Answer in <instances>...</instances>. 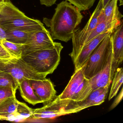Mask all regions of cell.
Here are the masks:
<instances>
[{
  "label": "cell",
  "instance_id": "cell-1",
  "mask_svg": "<svg viewBox=\"0 0 123 123\" xmlns=\"http://www.w3.org/2000/svg\"><path fill=\"white\" fill-rule=\"evenodd\" d=\"M55 11L51 19L45 18L43 22L50 28L49 33L53 40L67 42L78 30L83 16L77 8L66 0L58 4Z\"/></svg>",
  "mask_w": 123,
  "mask_h": 123
},
{
  "label": "cell",
  "instance_id": "cell-2",
  "mask_svg": "<svg viewBox=\"0 0 123 123\" xmlns=\"http://www.w3.org/2000/svg\"><path fill=\"white\" fill-rule=\"evenodd\" d=\"M0 25L6 30L18 29L32 32L45 29L39 20L26 16L10 0H2L0 9Z\"/></svg>",
  "mask_w": 123,
  "mask_h": 123
},
{
  "label": "cell",
  "instance_id": "cell-3",
  "mask_svg": "<svg viewBox=\"0 0 123 123\" xmlns=\"http://www.w3.org/2000/svg\"><path fill=\"white\" fill-rule=\"evenodd\" d=\"M63 48L61 43L55 42L52 46L31 52L21 58L36 72L46 77L58 67Z\"/></svg>",
  "mask_w": 123,
  "mask_h": 123
},
{
  "label": "cell",
  "instance_id": "cell-4",
  "mask_svg": "<svg viewBox=\"0 0 123 123\" xmlns=\"http://www.w3.org/2000/svg\"><path fill=\"white\" fill-rule=\"evenodd\" d=\"M80 111L76 101L69 99H60L56 96L43 107L33 109V114L28 119L46 121Z\"/></svg>",
  "mask_w": 123,
  "mask_h": 123
},
{
  "label": "cell",
  "instance_id": "cell-5",
  "mask_svg": "<svg viewBox=\"0 0 123 123\" xmlns=\"http://www.w3.org/2000/svg\"><path fill=\"white\" fill-rule=\"evenodd\" d=\"M111 33H109L93 50L82 67L85 78L90 80L96 75L105 66L112 50Z\"/></svg>",
  "mask_w": 123,
  "mask_h": 123
},
{
  "label": "cell",
  "instance_id": "cell-6",
  "mask_svg": "<svg viewBox=\"0 0 123 123\" xmlns=\"http://www.w3.org/2000/svg\"><path fill=\"white\" fill-rule=\"evenodd\" d=\"M0 71L12 75L19 84L25 79L39 80L46 78L36 72L21 58L0 59Z\"/></svg>",
  "mask_w": 123,
  "mask_h": 123
},
{
  "label": "cell",
  "instance_id": "cell-7",
  "mask_svg": "<svg viewBox=\"0 0 123 123\" xmlns=\"http://www.w3.org/2000/svg\"><path fill=\"white\" fill-rule=\"evenodd\" d=\"M103 9V0H99L95 9L84 28L82 30L78 29L73 34L72 38V51L69 54L73 62L83 47L86 38L98 24V18Z\"/></svg>",
  "mask_w": 123,
  "mask_h": 123
},
{
  "label": "cell",
  "instance_id": "cell-8",
  "mask_svg": "<svg viewBox=\"0 0 123 123\" xmlns=\"http://www.w3.org/2000/svg\"><path fill=\"white\" fill-rule=\"evenodd\" d=\"M55 43L49 31L46 29L31 32L27 42L23 45L22 57L37 50L52 46Z\"/></svg>",
  "mask_w": 123,
  "mask_h": 123
},
{
  "label": "cell",
  "instance_id": "cell-9",
  "mask_svg": "<svg viewBox=\"0 0 123 123\" xmlns=\"http://www.w3.org/2000/svg\"><path fill=\"white\" fill-rule=\"evenodd\" d=\"M112 43V57L111 79L112 81L114 73L123 60V21L111 33Z\"/></svg>",
  "mask_w": 123,
  "mask_h": 123
},
{
  "label": "cell",
  "instance_id": "cell-10",
  "mask_svg": "<svg viewBox=\"0 0 123 123\" xmlns=\"http://www.w3.org/2000/svg\"><path fill=\"white\" fill-rule=\"evenodd\" d=\"M29 82L44 105L51 102L56 96V91L50 79L46 78L43 80H29Z\"/></svg>",
  "mask_w": 123,
  "mask_h": 123
},
{
  "label": "cell",
  "instance_id": "cell-11",
  "mask_svg": "<svg viewBox=\"0 0 123 123\" xmlns=\"http://www.w3.org/2000/svg\"><path fill=\"white\" fill-rule=\"evenodd\" d=\"M109 33H104L100 34L83 47L73 62L75 70L79 69L84 66L93 50Z\"/></svg>",
  "mask_w": 123,
  "mask_h": 123
},
{
  "label": "cell",
  "instance_id": "cell-12",
  "mask_svg": "<svg viewBox=\"0 0 123 123\" xmlns=\"http://www.w3.org/2000/svg\"><path fill=\"white\" fill-rule=\"evenodd\" d=\"M112 51L109 55L106 63L103 69L96 75L88 80L93 90L100 88L109 86L111 82V68L112 61Z\"/></svg>",
  "mask_w": 123,
  "mask_h": 123
},
{
  "label": "cell",
  "instance_id": "cell-13",
  "mask_svg": "<svg viewBox=\"0 0 123 123\" xmlns=\"http://www.w3.org/2000/svg\"><path fill=\"white\" fill-rule=\"evenodd\" d=\"M18 101L16 96H12L0 103V120L18 121L17 108Z\"/></svg>",
  "mask_w": 123,
  "mask_h": 123
},
{
  "label": "cell",
  "instance_id": "cell-14",
  "mask_svg": "<svg viewBox=\"0 0 123 123\" xmlns=\"http://www.w3.org/2000/svg\"><path fill=\"white\" fill-rule=\"evenodd\" d=\"M85 79L82 68L75 70L67 85L61 94L58 96L59 98L71 100L75 92Z\"/></svg>",
  "mask_w": 123,
  "mask_h": 123
},
{
  "label": "cell",
  "instance_id": "cell-15",
  "mask_svg": "<svg viewBox=\"0 0 123 123\" xmlns=\"http://www.w3.org/2000/svg\"><path fill=\"white\" fill-rule=\"evenodd\" d=\"M122 21L121 20H117L109 21L104 20L98 23L86 38L83 46L101 34L111 33L121 24Z\"/></svg>",
  "mask_w": 123,
  "mask_h": 123
},
{
  "label": "cell",
  "instance_id": "cell-16",
  "mask_svg": "<svg viewBox=\"0 0 123 123\" xmlns=\"http://www.w3.org/2000/svg\"><path fill=\"white\" fill-rule=\"evenodd\" d=\"M118 0H111L102 9L98 18V23L104 20H121L123 15L120 12L118 6Z\"/></svg>",
  "mask_w": 123,
  "mask_h": 123
},
{
  "label": "cell",
  "instance_id": "cell-17",
  "mask_svg": "<svg viewBox=\"0 0 123 123\" xmlns=\"http://www.w3.org/2000/svg\"><path fill=\"white\" fill-rule=\"evenodd\" d=\"M18 88L21 97L29 103L34 105L42 103L41 98L37 96L31 86L29 79L22 80L19 83Z\"/></svg>",
  "mask_w": 123,
  "mask_h": 123
},
{
  "label": "cell",
  "instance_id": "cell-18",
  "mask_svg": "<svg viewBox=\"0 0 123 123\" xmlns=\"http://www.w3.org/2000/svg\"><path fill=\"white\" fill-rule=\"evenodd\" d=\"M7 31L6 40L20 44H25L26 43L31 33L18 29L7 30Z\"/></svg>",
  "mask_w": 123,
  "mask_h": 123
},
{
  "label": "cell",
  "instance_id": "cell-19",
  "mask_svg": "<svg viewBox=\"0 0 123 123\" xmlns=\"http://www.w3.org/2000/svg\"><path fill=\"white\" fill-rule=\"evenodd\" d=\"M92 91V86L89 80L85 78L75 92L71 100L75 101H82L85 99Z\"/></svg>",
  "mask_w": 123,
  "mask_h": 123
},
{
  "label": "cell",
  "instance_id": "cell-20",
  "mask_svg": "<svg viewBox=\"0 0 123 123\" xmlns=\"http://www.w3.org/2000/svg\"><path fill=\"white\" fill-rule=\"evenodd\" d=\"M112 84L109 96L110 100L116 96L123 82V69L122 68H118L114 73L112 79Z\"/></svg>",
  "mask_w": 123,
  "mask_h": 123
},
{
  "label": "cell",
  "instance_id": "cell-21",
  "mask_svg": "<svg viewBox=\"0 0 123 123\" xmlns=\"http://www.w3.org/2000/svg\"><path fill=\"white\" fill-rule=\"evenodd\" d=\"M19 83L12 75L0 71V87H10L16 92Z\"/></svg>",
  "mask_w": 123,
  "mask_h": 123
},
{
  "label": "cell",
  "instance_id": "cell-22",
  "mask_svg": "<svg viewBox=\"0 0 123 123\" xmlns=\"http://www.w3.org/2000/svg\"><path fill=\"white\" fill-rule=\"evenodd\" d=\"M1 43L13 57L16 58H21L24 44L15 43L7 40L2 41Z\"/></svg>",
  "mask_w": 123,
  "mask_h": 123
},
{
  "label": "cell",
  "instance_id": "cell-23",
  "mask_svg": "<svg viewBox=\"0 0 123 123\" xmlns=\"http://www.w3.org/2000/svg\"><path fill=\"white\" fill-rule=\"evenodd\" d=\"M33 113V109L29 108L24 103L18 101L17 108L18 121L27 120Z\"/></svg>",
  "mask_w": 123,
  "mask_h": 123
},
{
  "label": "cell",
  "instance_id": "cell-24",
  "mask_svg": "<svg viewBox=\"0 0 123 123\" xmlns=\"http://www.w3.org/2000/svg\"><path fill=\"white\" fill-rule=\"evenodd\" d=\"M106 87L100 88L93 90L85 99L82 101H76L77 105L79 107L80 111L88 108V105L90 103L104 91Z\"/></svg>",
  "mask_w": 123,
  "mask_h": 123
},
{
  "label": "cell",
  "instance_id": "cell-25",
  "mask_svg": "<svg viewBox=\"0 0 123 123\" xmlns=\"http://www.w3.org/2000/svg\"><path fill=\"white\" fill-rule=\"evenodd\" d=\"M76 7L80 11L87 10L91 8L95 0H66Z\"/></svg>",
  "mask_w": 123,
  "mask_h": 123
},
{
  "label": "cell",
  "instance_id": "cell-26",
  "mask_svg": "<svg viewBox=\"0 0 123 123\" xmlns=\"http://www.w3.org/2000/svg\"><path fill=\"white\" fill-rule=\"evenodd\" d=\"M16 92L10 87H0V103L7 98L16 96Z\"/></svg>",
  "mask_w": 123,
  "mask_h": 123
},
{
  "label": "cell",
  "instance_id": "cell-27",
  "mask_svg": "<svg viewBox=\"0 0 123 123\" xmlns=\"http://www.w3.org/2000/svg\"><path fill=\"white\" fill-rule=\"evenodd\" d=\"M109 86L106 87L104 91L95 98L88 105V107L98 105L101 104L105 101L106 96L108 92Z\"/></svg>",
  "mask_w": 123,
  "mask_h": 123
},
{
  "label": "cell",
  "instance_id": "cell-28",
  "mask_svg": "<svg viewBox=\"0 0 123 123\" xmlns=\"http://www.w3.org/2000/svg\"><path fill=\"white\" fill-rule=\"evenodd\" d=\"M15 58L13 57L3 46L0 42V59H8Z\"/></svg>",
  "mask_w": 123,
  "mask_h": 123
},
{
  "label": "cell",
  "instance_id": "cell-29",
  "mask_svg": "<svg viewBox=\"0 0 123 123\" xmlns=\"http://www.w3.org/2000/svg\"><path fill=\"white\" fill-rule=\"evenodd\" d=\"M123 88L121 89L119 94L118 95V96L116 97L115 100L113 102L112 104H111V106H110L109 109L110 110H112L115 108L117 105L119 104V103L121 101L123 98Z\"/></svg>",
  "mask_w": 123,
  "mask_h": 123
},
{
  "label": "cell",
  "instance_id": "cell-30",
  "mask_svg": "<svg viewBox=\"0 0 123 123\" xmlns=\"http://www.w3.org/2000/svg\"><path fill=\"white\" fill-rule=\"evenodd\" d=\"M7 37V30L0 25V42L4 40H6Z\"/></svg>",
  "mask_w": 123,
  "mask_h": 123
},
{
  "label": "cell",
  "instance_id": "cell-31",
  "mask_svg": "<svg viewBox=\"0 0 123 123\" xmlns=\"http://www.w3.org/2000/svg\"><path fill=\"white\" fill-rule=\"evenodd\" d=\"M57 0H40L42 5H45L47 7H50L55 4Z\"/></svg>",
  "mask_w": 123,
  "mask_h": 123
},
{
  "label": "cell",
  "instance_id": "cell-32",
  "mask_svg": "<svg viewBox=\"0 0 123 123\" xmlns=\"http://www.w3.org/2000/svg\"><path fill=\"white\" fill-rule=\"evenodd\" d=\"M111 0H103V8H104L106 6L109 2Z\"/></svg>",
  "mask_w": 123,
  "mask_h": 123
},
{
  "label": "cell",
  "instance_id": "cell-33",
  "mask_svg": "<svg viewBox=\"0 0 123 123\" xmlns=\"http://www.w3.org/2000/svg\"><path fill=\"white\" fill-rule=\"evenodd\" d=\"M119 2V6H121L123 5V0H118Z\"/></svg>",
  "mask_w": 123,
  "mask_h": 123
},
{
  "label": "cell",
  "instance_id": "cell-34",
  "mask_svg": "<svg viewBox=\"0 0 123 123\" xmlns=\"http://www.w3.org/2000/svg\"><path fill=\"white\" fill-rule=\"evenodd\" d=\"M2 0H0V7L1 6V4H2Z\"/></svg>",
  "mask_w": 123,
  "mask_h": 123
}]
</instances>
